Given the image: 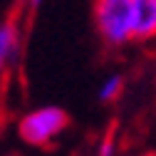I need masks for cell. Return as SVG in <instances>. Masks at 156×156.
Here are the masks:
<instances>
[{
    "label": "cell",
    "instance_id": "7a4b0ae2",
    "mask_svg": "<svg viewBox=\"0 0 156 156\" xmlns=\"http://www.w3.org/2000/svg\"><path fill=\"white\" fill-rule=\"evenodd\" d=\"M69 116L60 107H37L30 109L20 122H17V134L30 146H47L67 129Z\"/></svg>",
    "mask_w": 156,
    "mask_h": 156
},
{
    "label": "cell",
    "instance_id": "3957f363",
    "mask_svg": "<svg viewBox=\"0 0 156 156\" xmlns=\"http://www.w3.org/2000/svg\"><path fill=\"white\" fill-rule=\"evenodd\" d=\"M131 37L139 42L156 37V0H131Z\"/></svg>",
    "mask_w": 156,
    "mask_h": 156
},
{
    "label": "cell",
    "instance_id": "5b68a950",
    "mask_svg": "<svg viewBox=\"0 0 156 156\" xmlns=\"http://www.w3.org/2000/svg\"><path fill=\"white\" fill-rule=\"evenodd\" d=\"M122 92H124V77L122 74H109L107 80L99 84V102H104V104H112V102H116L122 97Z\"/></svg>",
    "mask_w": 156,
    "mask_h": 156
},
{
    "label": "cell",
    "instance_id": "8992f818",
    "mask_svg": "<svg viewBox=\"0 0 156 156\" xmlns=\"http://www.w3.org/2000/svg\"><path fill=\"white\" fill-rule=\"evenodd\" d=\"M97 156H116V139L112 134H107L99 141V149H97Z\"/></svg>",
    "mask_w": 156,
    "mask_h": 156
},
{
    "label": "cell",
    "instance_id": "277c9868",
    "mask_svg": "<svg viewBox=\"0 0 156 156\" xmlns=\"http://www.w3.org/2000/svg\"><path fill=\"white\" fill-rule=\"evenodd\" d=\"M20 52V25L15 20L0 23V74H3Z\"/></svg>",
    "mask_w": 156,
    "mask_h": 156
},
{
    "label": "cell",
    "instance_id": "6da1fadb",
    "mask_svg": "<svg viewBox=\"0 0 156 156\" xmlns=\"http://www.w3.org/2000/svg\"><path fill=\"white\" fill-rule=\"evenodd\" d=\"M94 27L99 40L119 50L131 37V0H94Z\"/></svg>",
    "mask_w": 156,
    "mask_h": 156
},
{
    "label": "cell",
    "instance_id": "52a82bcc",
    "mask_svg": "<svg viewBox=\"0 0 156 156\" xmlns=\"http://www.w3.org/2000/svg\"><path fill=\"white\" fill-rule=\"evenodd\" d=\"M25 3H27V8L35 10V8H40V5H42V0H25Z\"/></svg>",
    "mask_w": 156,
    "mask_h": 156
}]
</instances>
